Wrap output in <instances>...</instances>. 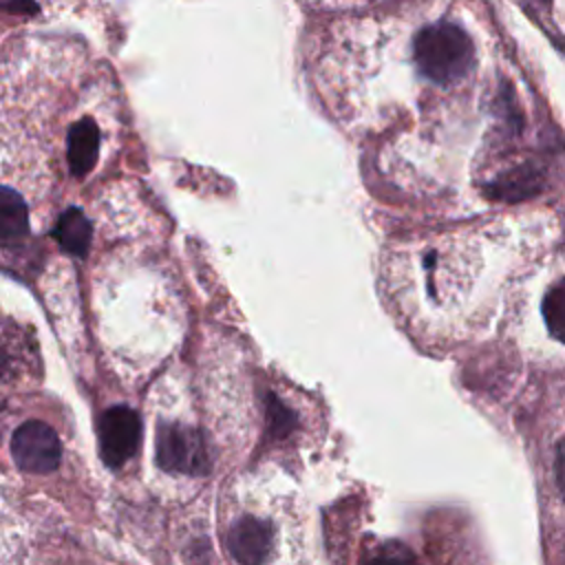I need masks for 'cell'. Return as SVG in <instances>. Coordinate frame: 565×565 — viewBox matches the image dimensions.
<instances>
[{
    "label": "cell",
    "mask_w": 565,
    "mask_h": 565,
    "mask_svg": "<svg viewBox=\"0 0 565 565\" xmlns=\"http://www.w3.org/2000/svg\"><path fill=\"white\" fill-rule=\"evenodd\" d=\"M413 55L419 73L439 86L457 84L475 64V46L468 33L444 20L417 31Z\"/></svg>",
    "instance_id": "1"
},
{
    "label": "cell",
    "mask_w": 565,
    "mask_h": 565,
    "mask_svg": "<svg viewBox=\"0 0 565 565\" xmlns=\"http://www.w3.org/2000/svg\"><path fill=\"white\" fill-rule=\"evenodd\" d=\"M157 466L166 472L203 477L210 472V452L199 428L179 422H161L154 441Z\"/></svg>",
    "instance_id": "2"
},
{
    "label": "cell",
    "mask_w": 565,
    "mask_h": 565,
    "mask_svg": "<svg viewBox=\"0 0 565 565\" xmlns=\"http://www.w3.org/2000/svg\"><path fill=\"white\" fill-rule=\"evenodd\" d=\"M364 565H419L415 554L399 541H384Z\"/></svg>",
    "instance_id": "11"
},
{
    "label": "cell",
    "mask_w": 565,
    "mask_h": 565,
    "mask_svg": "<svg viewBox=\"0 0 565 565\" xmlns=\"http://www.w3.org/2000/svg\"><path fill=\"white\" fill-rule=\"evenodd\" d=\"M90 236H93L90 221L86 218V214L79 207L64 210L53 230V238L60 243V247L77 258L86 256V252L90 247Z\"/></svg>",
    "instance_id": "7"
},
{
    "label": "cell",
    "mask_w": 565,
    "mask_h": 565,
    "mask_svg": "<svg viewBox=\"0 0 565 565\" xmlns=\"http://www.w3.org/2000/svg\"><path fill=\"white\" fill-rule=\"evenodd\" d=\"M99 457L108 468L124 466L139 448L141 417L135 408L117 404L102 413L97 424Z\"/></svg>",
    "instance_id": "4"
},
{
    "label": "cell",
    "mask_w": 565,
    "mask_h": 565,
    "mask_svg": "<svg viewBox=\"0 0 565 565\" xmlns=\"http://www.w3.org/2000/svg\"><path fill=\"white\" fill-rule=\"evenodd\" d=\"M11 455L20 470L31 475H49L60 466L62 444L57 433L40 419H29L13 430Z\"/></svg>",
    "instance_id": "3"
},
{
    "label": "cell",
    "mask_w": 565,
    "mask_h": 565,
    "mask_svg": "<svg viewBox=\"0 0 565 565\" xmlns=\"http://www.w3.org/2000/svg\"><path fill=\"white\" fill-rule=\"evenodd\" d=\"M554 477H556V488L565 497V439L556 444V459H554Z\"/></svg>",
    "instance_id": "13"
},
{
    "label": "cell",
    "mask_w": 565,
    "mask_h": 565,
    "mask_svg": "<svg viewBox=\"0 0 565 565\" xmlns=\"http://www.w3.org/2000/svg\"><path fill=\"white\" fill-rule=\"evenodd\" d=\"M541 190V174L532 166H519L499 179H494L488 185L490 199H503V201H521Z\"/></svg>",
    "instance_id": "8"
},
{
    "label": "cell",
    "mask_w": 565,
    "mask_h": 565,
    "mask_svg": "<svg viewBox=\"0 0 565 565\" xmlns=\"http://www.w3.org/2000/svg\"><path fill=\"white\" fill-rule=\"evenodd\" d=\"M7 369H9V355H7V353H4V349L0 347V377H4Z\"/></svg>",
    "instance_id": "15"
},
{
    "label": "cell",
    "mask_w": 565,
    "mask_h": 565,
    "mask_svg": "<svg viewBox=\"0 0 565 565\" xmlns=\"http://www.w3.org/2000/svg\"><path fill=\"white\" fill-rule=\"evenodd\" d=\"M294 413L276 395H267V424L274 437L287 435L294 428Z\"/></svg>",
    "instance_id": "12"
},
{
    "label": "cell",
    "mask_w": 565,
    "mask_h": 565,
    "mask_svg": "<svg viewBox=\"0 0 565 565\" xmlns=\"http://www.w3.org/2000/svg\"><path fill=\"white\" fill-rule=\"evenodd\" d=\"M274 547V527L258 516H241L227 532V550L238 565H265Z\"/></svg>",
    "instance_id": "5"
},
{
    "label": "cell",
    "mask_w": 565,
    "mask_h": 565,
    "mask_svg": "<svg viewBox=\"0 0 565 565\" xmlns=\"http://www.w3.org/2000/svg\"><path fill=\"white\" fill-rule=\"evenodd\" d=\"M0 7L7 11H18V13H35L38 4L33 0H0Z\"/></svg>",
    "instance_id": "14"
},
{
    "label": "cell",
    "mask_w": 565,
    "mask_h": 565,
    "mask_svg": "<svg viewBox=\"0 0 565 565\" xmlns=\"http://www.w3.org/2000/svg\"><path fill=\"white\" fill-rule=\"evenodd\" d=\"M29 230V210L24 199L7 188L0 185V243H15Z\"/></svg>",
    "instance_id": "9"
},
{
    "label": "cell",
    "mask_w": 565,
    "mask_h": 565,
    "mask_svg": "<svg viewBox=\"0 0 565 565\" xmlns=\"http://www.w3.org/2000/svg\"><path fill=\"white\" fill-rule=\"evenodd\" d=\"M543 320L552 338L565 344V278L556 280L543 296Z\"/></svg>",
    "instance_id": "10"
},
{
    "label": "cell",
    "mask_w": 565,
    "mask_h": 565,
    "mask_svg": "<svg viewBox=\"0 0 565 565\" xmlns=\"http://www.w3.org/2000/svg\"><path fill=\"white\" fill-rule=\"evenodd\" d=\"M99 154V128L90 117L75 121L66 137V159L73 177L88 174Z\"/></svg>",
    "instance_id": "6"
}]
</instances>
